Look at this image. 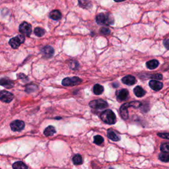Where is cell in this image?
Here are the masks:
<instances>
[{
    "label": "cell",
    "instance_id": "cell-1",
    "mask_svg": "<svg viewBox=\"0 0 169 169\" xmlns=\"http://www.w3.org/2000/svg\"><path fill=\"white\" fill-rule=\"evenodd\" d=\"M102 120L107 124H114L116 122V115L111 110L107 109L101 114Z\"/></svg>",
    "mask_w": 169,
    "mask_h": 169
},
{
    "label": "cell",
    "instance_id": "cell-2",
    "mask_svg": "<svg viewBox=\"0 0 169 169\" xmlns=\"http://www.w3.org/2000/svg\"><path fill=\"white\" fill-rule=\"evenodd\" d=\"M96 22L101 25H110L114 23V19L111 17V15L105 13H100L96 18Z\"/></svg>",
    "mask_w": 169,
    "mask_h": 169
},
{
    "label": "cell",
    "instance_id": "cell-3",
    "mask_svg": "<svg viewBox=\"0 0 169 169\" xmlns=\"http://www.w3.org/2000/svg\"><path fill=\"white\" fill-rule=\"evenodd\" d=\"M81 82H82V80L78 77H66L62 81V84L65 87L75 86L79 84Z\"/></svg>",
    "mask_w": 169,
    "mask_h": 169
},
{
    "label": "cell",
    "instance_id": "cell-4",
    "mask_svg": "<svg viewBox=\"0 0 169 169\" xmlns=\"http://www.w3.org/2000/svg\"><path fill=\"white\" fill-rule=\"evenodd\" d=\"M89 106L92 108L94 109H99V110H102L108 107V103L106 101H103L102 99L94 100L93 101H90L89 103Z\"/></svg>",
    "mask_w": 169,
    "mask_h": 169
},
{
    "label": "cell",
    "instance_id": "cell-5",
    "mask_svg": "<svg viewBox=\"0 0 169 169\" xmlns=\"http://www.w3.org/2000/svg\"><path fill=\"white\" fill-rule=\"evenodd\" d=\"M24 41V37L23 35H18L17 36L12 38L9 40V44L12 48L14 49L18 48L21 44H23Z\"/></svg>",
    "mask_w": 169,
    "mask_h": 169
},
{
    "label": "cell",
    "instance_id": "cell-6",
    "mask_svg": "<svg viewBox=\"0 0 169 169\" xmlns=\"http://www.w3.org/2000/svg\"><path fill=\"white\" fill-rule=\"evenodd\" d=\"M19 32L24 36H29L32 33V27L27 22H23L19 27Z\"/></svg>",
    "mask_w": 169,
    "mask_h": 169
},
{
    "label": "cell",
    "instance_id": "cell-7",
    "mask_svg": "<svg viewBox=\"0 0 169 169\" xmlns=\"http://www.w3.org/2000/svg\"><path fill=\"white\" fill-rule=\"evenodd\" d=\"M14 96L12 93H9L7 90H1L0 91V101L5 102L9 103L13 101Z\"/></svg>",
    "mask_w": 169,
    "mask_h": 169
},
{
    "label": "cell",
    "instance_id": "cell-8",
    "mask_svg": "<svg viewBox=\"0 0 169 169\" xmlns=\"http://www.w3.org/2000/svg\"><path fill=\"white\" fill-rule=\"evenodd\" d=\"M25 124L21 120H15L10 124L11 130L14 131H20L24 129Z\"/></svg>",
    "mask_w": 169,
    "mask_h": 169
},
{
    "label": "cell",
    "instance_id": "cell-9",
    "mask_svg": "<svg viewBox=\"0 0 169 169\" xmlns=\"http://www.w3.org/2000/svg\"><path fill=\"white\" fill-rule=\"evenodd\" d=\"M54 50L52 46H45L42 50V54L43 56L46 58H50L54 55Z\"/></svg>",
    "mask_w": 169,
    "mask_h": 169
},
{
    "label": "cell",
    "instance_id": "cell-10",
    "mask_svg": "<svg viewBox=\"0 0 169 169\" xmlns=\"http://www.w3.org/2000/svg\"><path fill=\"white\" fill-rule=\"evenodd\" d=\"M130 107L129 103H125V104L122 105L121 106L120 112V115L122 118L124 120H127L128 118V110L127 108Z\"/></svg>",
    "mask_w": 169,
    "mask_h": 169
},
{
    "label": "cell",
    "instance_id": "cell-11",
    "mask_svg": "<svg viewBox=\"0 0 169 169\" xmlns=\"http://www.w3.org/2000/svg\"><path fill=\"white\" fill-rule=\"evenodd\" d=\"M149 84L150 87H151L153 90H156V91L160 90L162 88V87H163V84H162L161 82L156 80L150 81Z\"/></svg>",
    "mask_w": 169,
    "mask_h": 169
},
{
    "label": "cell",
    "instance_id": "cell-12",
    "mask_svg": "<svg viewBox=\"0 0 169 169\" xmlns=\"http://www.w3.org/2000/svg\"><path fill=\"white\" fill-rule=\"evenodd\" d=\"M0 85L5 87L7 89H11L14 86V83L12 81L7 78H2L0 79Z\"/></svg>",
    "mask_w": 169,
    "mask_h": 169
},
{
    "label": "cell",
    "instance_id": "cell-13",
    "mask_svg": "<svg viewBox=\"0 0 169 169\" xmlns=\"http://www.w3.org/2000/svg\"><path fill=\"white\" fill-rule=\"evenodd\" d=\"M122 82L127 84V85H133V84H135L136 83V79L135 77H133L132 76H126V77H124L122 78Z\"/></svg>",
    "mask_w": 169,
    "mask_h": 169
},
{
    "label": "cell",
    "instance_id": "cell-14",
    "mask_svg": "<svg viewBox=\"0 0 169 169\" xmlns=\"http://www.w3.org/2000/svg\"><path fill=\"white\" fill-rule=\"evenodd\" d=\"M128 95H129V93L126 89H122L118 92L117 98L120 101H124L127 98Z\"/></svg>",
    "mask_w": 169,
    "mask_h": 169
},
{
    "label": "cell",
    "instance_id": "cell-15",
    "mask_svg": "<svg viewBox=\"0 0 169 169\" xmlns=\"http://www.w3.org/2000/svg\"><path fill=\"white\" fill-rule=\"evenodd\" d=\"M133 92L135 93V95L137 97H142L144 95H145V90H144L142 87L140 86H137L133 90Z\"/></svg>",
    "mask_w": 169,
    "mask_h": 169
},
{
    "label": "cell",
    "instance_id": "cell-16",
    "mask_svg": "<svg viewBox=\"0 0 169 169\" xmlns=\"http://www.w3.org/2000/svg\"><path fill=\"white\" fill-rule=\"evenodd\" d=\"M107 136L112 141H115V142H118L120 139V137H119L116 133L114 131L112 130H108L107 132Z\"/></svg>",
    "mask_w": 169,
    "mask_h": 169
},
{
    "label": "cell",
    "instance_id": "cell-17",
    "mask_svg": "<svg viewBox=\"0 0 169 169\" xmlns=\"http://www.w3.org/2000/svg\"><path fill=\"white\" fill-rule=\"evenodd\" d=\"M159 62L156 59H152V60H150L146 63L147 67L149 70H154L159 66Z\"/></svg>",
    "mask_w": 169,
    "mask_h": 169
},
{
    "label": "cell",
    "instance_id": "cell-18",
    "mask_svg": "<svg viewBox=\"0 0 169 169\" xmlns=\"http://www.w3.org/2000/svg\"><path fill=\"white\" fill-rule=\"evenodd\" d=\"M50 17L53 20L58 21L62 18V14L59 11L54 10V11H52L50 13Z\"/></svg>",
    "mask_w": 169,
    "mask_h": 169
},
{
    "label": "cell",
    "instance_id": "cell-19",
    "mask_svg": "<svg viewBox=\"0 0 169 169\" xmlns=\"http://www.w3.org/2000/svg\"><path fill=\"white\" fill-rule=\"evenodd\" d=\"M56 131L55 127L52 126H50L48 127H47L46 129L44 131V134L46 136H52L54 135V133H56Z\"/></svg>",
    "mask_w": 169,
    "mask_h": 169
},
{
    "label": "cell",
    "instance_id": "cell-20",
    "mask_svg": "<svg viewBox=\"0 0 169 169\" xmlns=\"http://www.w3.org/2000/svg\"><path fill=\"white\" fill-rule=\"evenodd\" d=\"M104 91V87L99 84H96L93 87V92L96 95H100Z\"/></svg>",
    "mask_w": 169,
    "mask_h": 169
},
{
    "label": "cell",
    "instance_id": "cell-21",
    "mask_svg": "<svg viewBox=\"0 0 169 169\" xmlns=\"http://www.w3.org/2000/svg\"><path fill=\"white\" fill-rule=\"evenodd\" d=\"M79 5L83 9H89L91 7V3L88 0H78Z\"/></svg>",
    "mask_w": 169,
    "mask_h": 169
},
{
    "label": "cell",
    "instance_id": "cell-22",
    "mask_svg": "<svg viewBox=\"0 0 169 169\" xmlns=\"http://www.w3.org/2000/svg\"><path fill=\"white\" fill-rule=\"evenodd\" d=\"M13 169H27V165L22 161H17L13 165Z\"/></svg>",
    "mask_w": 169,
    "mask_h": 169
},
{
    "label": "cell",
    "instance_id": "cell-23",
    "mask_svg": "<svg viewBox=\"0 0 169 169\" xmlns=\"http://www.w3.org/2000/svg\"><path fill=\"white\" fill-rule=\"evenodd\" d=\"M73 162L76 165H80L83 163V159L80 155H76L73 157Z\"/></svg>",
    "mask_w": 169,
    "mask_h": 169
},
{
    "label": "cell",
    "instance_id": "cell-24",
    "mask_svg": "<svg viewBox=\"0 0 169 169\" xmlns=\"http://www.w3.org/2000/svg\"><path fill=\"white\" fill-rule=\"evenodd\" d=\"M38 89V87L35 84H30L29 85H27L26 87V92H27L28 93H33L36 91V90Z\"/></svg>",
    "mask_w": 169,
    "mask_h": 169
},
{
    "label": "cell",
    "instance_id": "cell-25",
    "mask_svg": "<svg viewBox=\"0 0 169 169\" xmlns=\"http://www.w3.org/2000/svg\"><path fill=\"white\" fill-rule=\"evenodd\" d=\"M34 34H35V35H36L37 36L41 37L45 34V30L43 29L42 28L37 27L34 29Z\"/></svg>",
    "mask_w": 169,
    "mask_h": 169
},
{
    "label": "cell",
    "instance_id": "cell-26",
    "mask_svg": "<svg viewBox=\"0 0 169 169\" xmlns=\"http://www.w3.org/2000/svg\"><path fill=\"white\" fill-rule=\"evenodd\" d=\"M159 160L162 162H169V155L167 154V153H161V154L159 155Z\"/></svg>",
    "mask_w": 169,
    "mask_h": 169
},
{
    "label": "cell",
    "instance_id": "cell-27",
    "mask_svg": "<svg viewBox=\"0 0 169 169\" xmlns=\"http://www.w3.org/2000/svg\"><path fill=\"white\" fill-rule=\"evenodd\" d=\"M104 142V139L101 136H96L94 137V143L96 145H101Z\"/></svg>",
    "mask_w": 169,
    "mask_h": 169
},
{
    "label": "cell",
    "instance_id": "cell-28",
    "mask_svg": "<svg viewBox=\"0 0 169 169\" xmlns=\"http://www.w3.org/2000/svg\"><path fill=\"white\" fill-rule=\"evenodd\" d=\"M161 150L163 153H169V143H162L161 146Z\"/></svg>",
    "mask_w": 169,
    "mask_h": 169
},
{
    "label": "cell",
    "instance_id": "cell-29",
    "mask_svg": "<svg viewBox=\"0 0 169 169\" xmlns=\"http://www.w3.org/2000/svg\"><path fill=\"white\" fill-rule=\"evenodd\" d=\"M130 107H133L135 108H137L140 107L142 106V102H140L139 101H132L129 102Z\"/></svg>",
    "mask_w": 169,
    "mask_h": 169
},
{
    "label": "cell",
    "instance_id": "cell-30",
    "mask_svg": "<svg viewBox=\"0 0 169 169\" xmlns=\"http://www.w3.org/2000/svg\"><path fill=\"white\" fill-rule=\"evenodd\" d=\"M158 136L162 138L169 139V133H159Z\"/></svg>",
    "mask_w": 169,
    "mask_h": 169
},
{
    "label": "cell",
    "instance_id": "cell-31",
    "mask_svg": "<svg viewBox=\"0 0 169 169\" xmlns=\"http://www.w3.org/2000/svg\"><path fill=\"white\" fill-rule=\"evenodd\" d=\"M110 30L108 28H106V27H102V29H101V33L103 34H110Z\"/></svg>",
    "mask_w": 169,
    "mask_h": 169
},
{
    "label": "cell",
    "instance_id": "cell-32",
    "mask_svg": "<svg viewBox=\"0 0 169 169\" xmlns=\"http://www.w3.org/2000/svg\"><path fill=\"white\" fill-rule=\"evenodd\" d=\"M150 77L153 78V79H161L162 78V75L161 74H154L150 76Z\"/></svg>",
    "mask_w": 169,
    "mask_h": 169
},
{
    "label": "cell",
    "instance_id": "cell-33",
    "mask_svg": "<svg viewBox=\"0 0 169 169\" xmlns=\"http://www.w3.org/2000/svg\"><path fill=\"white\" fill-rule=\"evenodd\" d=\"M164 45L165 46V48H167V49L169 50V39H167V40H165Z\"/></svg>",
    "mask_w": 169,
    "mask_h": 169
},
{
    "label": "cell",
    "instance_id": "cell-34",
    "mask_svg": "<svg viewBox=\"0 0 169 169\" xmlns=\"http://www.w3.org/2000/svg\"><path fill=\"white\" fill-rule=\"evenodd\" d=\"M115 1H117V2H120V1H125V0H114Z\"/></svg>",
    "mask_w": 169,
    "mask_h": 169
},
{
    "label": "cell",
    "instance_id": "cell-35",
    "mask_svg": "<svg viewBox=\"0 0 169 169\" xmlns=\"http://www.w3.org/2000/svg\"><path fill=\"white\" fill-rule=\"evenodd\" d=\"M109 169H115V168H112V167H110V168H109Z\"/></svg>",
    "mask_w": 169,
    "mask_h": 169
}]
</instances>
